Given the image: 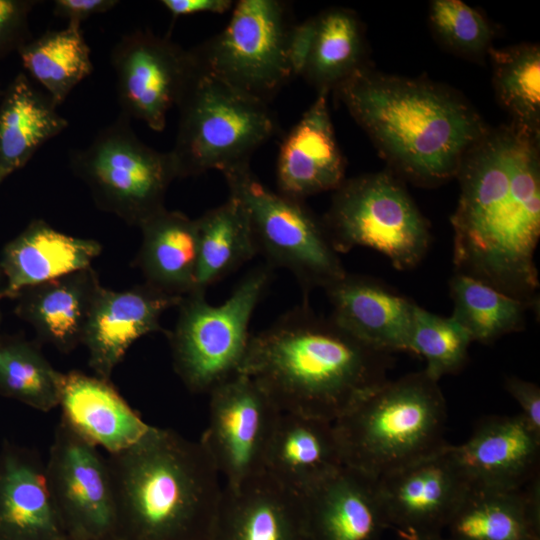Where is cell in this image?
Here are the masks:
<instances>
[{
	"mask_svg": "<svg viewBox=\"0 0 540 540\" xmlns=\"http://www.w3.org/2000/svg\"><path fill=\"white\" fill-rule=\"evenodd\" d=\"M396 533L402 540H450L443 537L442 534H424L405 531H397Z\"/></svg>",
	"mask_w": 540,
	"mask_h": 540,
	"instance_id": "cell-42",
	"label": "cell"
},
{
	"mask_svg": "<svg viewBox=\"0 0 540 540\" xmlns=\"http://www.w3.org/2000/svg\"><path fill=\"white\" fill-rule=\"evenodd\" d=\"M108 463L124 540H209L223 486L200 441L152 426Z\"/></svg>",
	"mask_w": 540,
	"mask_h": 540,
	"instance_id": "cell-4",
	"label": "cell"
},
{
	"mask_svg": "<svg viewBox=\"0 0 540 540\" xmlns=\"http://www.w3.org/2000/svg\"><path fill=\"white\" fill-rule=\"evenodd\" d=\"M226 26L189 49L196 66L227 85L269 104L296 76L297 23L279 0H240Z\"/></svg>",
	"mask_w": 540,
	"mask_h": 540,
	"instance_id": "cell-8",
	"label": "cell"
},
{
	"mask_svg": "<svg viewBox=\"0 0 540 540\" xmlns=\"http://www.w3.org/2000/svg\"><path fill=\"white\" fill-rule=\"evenodd\" d=\"M46 474L67 537L116 533L117 512L108 459L62 421L50 448Z\"/></svg>",
	"mask_w": 540,
	"mask_h": 540,
	"instance_id": "cell-14",
	"label": "cell"
},
{
	"mask_svg": "<svg viewBox=\"0 0 540 540\" xmlns=\"http://www.w3.org/2000/svg\"><path fill=\"white\" fill-rule=\"evenodd\" d=\"M181 297L142 283L125 290L100 288L84 330L82 345L95 375L109 380L116 366L139 338L160 331L162 314Z\"/></svg>",
	"mask_w": 540,
	"mask_h": 540,
	"instance_id": "cell-17",
	"label": "cell"
},
{
	"mask_svg": "<svg viewBox=\"0 0 540 540\" xmlns=\"http://www.w3.org/2000/svg\"><path fill=\"white\" fill-rule=\"evenodd\" d=\"M539 135L511 122L464 157L451 218L456 272L536 305L540 238Z\"/></svg>",
	"mask_w": 540,
	"mask_h": 540,
	"instance_id": "cell-1",
	"label": "cell"
},
{
	"mask_svg": "<svg viewBox=\"0 0 540 540\" xmlns=\"http://www.w3.org/2000/svg\"><path fill=\"white\" fill-rule=\"evenodd\" d=\"M329 92L317 91L313 103L284 137L276 163L278 192L305 200L336 190L346 179L328 106Z\"/></svg>",
	"mask_w": 540,
	"mask_h": 540,
	"instance_id": "cell-18",
	"label": "cell"
},
{
	"mask_svg": "<svg viewBox=\"0 0 540 540\" xmlns=\"http://www.w3.org/2000/svg\"><path fill=\"white\" fill-rule=\"evenodd\" d=\"M333 91L381 156L421 185L456 177L489 129L462 95L424 79L365 66Z\"/></svg>",
	"mask_w": 540,
	"mask_h": 540,
	"instance_id": "cell-3",
	"label": "cell"
},
{
	"mask_svg": "<svg viewBox=\"0 0 540 540\" xmlns=\"http://www.w3.org/2000/svg\"><path fill=\"white\" fill-rule=\"evenodd\" d=\"M505 388L521 408L519 413L530 428L540 435V388L536 383L516 376L507 377Z\"/></svg>",
	"mask_w": 540,
	"mask_h": 540,
	"instance_id": "cell-39",
	"label": "cell"
},
{
	"mask_svg": "<svg viewBox=\"0 0 540 540\" xmlns=\"http://www.w3.org/2000/svg\"><path fill=\"white\" fill-rule=\"evenodd\" d=\"M273 269L266 264L250 270L220 305L206 292L182 298L178 318L168 334L173 367L186 388L208 393L239 372L251 334L252 315L266 293Z\"/></svg>",
	"mask_w": 540,
	"mask_h": 540,
	"instance_id": "cell-7",
	"label": "cell"
},
{
	"mask_svg": "<svg viewBox=\"0 0 540 540\" xmlns=\"http://www.w3.org/2000/svg\"><path fill=\"white\" fill-rule=\"evenodd\" d=\"M392 354L360 341L307 302L250 336L238 373L280 412L336 421L385 383Z\"/></svg>",
	"mask_w": 540,
	"mask_h": 540,
	"instance_id": "cell-2",
	"label": "cell"
},
{
	"mask_svg": "<svg viewBox=\"0 0 540 540\" xmlns=\"http://www.w3.org/2000/svg\"><path fill=\"white\" fill-rule=\"evenodd\" d=\"M176 107L178 129L170 152L178 178L250 165L252 154L278 128L269 104L200 70L194 60Z\"/></svg>",
	"mask_w": 540,
	"mask_h": 540,
	"instance_id": "cell-6",
	"label": "cell"
},
{
	"mask_svg": "<svg viewBox=\"0 0 540 540\" xmlns=\"http://www.w3.org/2000/svg\"><path fill=\"white\" fill-rule=\"evenodd\" d=\"M472 339L452 316L443 317L415 304L409 351L426 361L424 371L438 381L465 364Z\"/></svg>",
	"mask_w": 540,
	"mask_h": 540,
	"instance_id": "cell-36",
	"label": "cell"
},
{
	"mask_svg": "<svg viewBox=\"0 0 540 540\" xmlns=\"http://www.w3.org/2000/svg\"><path fill=\"white\" fill-rule=\"evenodd\" d=\"M61 372L28 341L0 338V388L33 408L58 407Z\"/></svg>",
	"mask_w": 540,
	"mask_h": 540,
	"instance_id": "cell-35",
	"label": "cell"
},
{
	"mask_svg": "<svg viewBox=\"0 0 540 540\" xmlns=\"http://www.w3.org/2000/svg\"><path fill=\"white\" fill-rule=\"evenodd\" d=\"M324 290L330 316L351 335L390 354L409 351L416 303L376 279L349 273Z\"/></svg>",
	"mask_w": 540,
	"mask_h": 540,
	"instance_id": "cell-21",
	"label": "cell"
},
{
	"mask_svg": "<svg viewBox=\"0 0 540 540\" xmlns=\"http://www.w3.org/2000/svg\"><path fill=\"white\" fill-rule=\"evenodd\" d=\"M160 3L173 18L198 13L223 14L234 6L231 0H162Z\"/></svg>",
	"mask_w": 540,
	"mask_h": 540,
	"instance_id": "cell-41",
	"label": "cell"
},
{
	"mask_svg": "<svg viewBox=\"0 0 540 540\" xmlns=\"http://www.w3.org/2000/svg\"><path fill=\"white\" fill-rule=\"evenodd\" d=\"M452 317L473 342L491 343L525 327L526 312L536 305L522 301L473 277L457 273L449 283Z\"/></svg>",
	"mask_w": 540,
	"mask_h": 540,
	"instance_id": "cell-33",
	"label": "cell"
},
{
	"mask_svg": "<svg viewBox=\"0 0 540 540\" xmlns=\"http://www.w3.org/2000/svg\"><path fill=\"white\" fill-rule=\"evenodd\" d=\"M447 408L424 370L387 380L334 421L344 465L379 477L441 450Z\"/></svg>",
	"mask_w": 540,
	"mask_h": 540,
	"instance_id": "cell-5",
	"label": "cell"
},
{
	"mask_svg": "<svg viewBox=\"0 0 540 540\" xmlns=\"http://www.w3.org/2000/svg\"><path fill=\"white\" fill-rule=\"evenodd\" d=\"M58 406L67 427L109 455L129 449L152 427L109 380L79 371L61 373Z\"/></svg>",
	"mask_w": 540,
	"mask_h": 540,
	"instance_id": "cell-22",
	"label": "cell"
},
{
	"mask_svg": "<svg viewBox=\"0 0 540 540\" xmlns=\"http://www.w3.org/2000/svg\"><path fill=\"white\" fill-rule=\"evenodd\" d=\"M139 228L142 240L135 264L143 283L181 298L194 292L198 263L196 219L165 207Z\"/></svg>",
	"mask_w": 540,
	"mask_h": 540,
	"instance_id": "cell-28",
	"label": "cell"
},
{
	"mask_svg": "<svg viewBox=\"0 0 540 540\" xmlns=\"http://www.w3.org/2000/svg\"><path fill=\"white\" fill-rule=\"evenodd\" d=\"M101 251L96 240L68 235L44 220H34L2 250L5 297L15 298L25 288L88 268Z\"/></svg>",
	"mask_w": 540,
	"mask_h": 540,
	"instance_id": "cell-25",
	"label": "cell"
},
{
	"mask_svg": "<svg viewBox=\"0 0 540 540\" xmlns=\"http://www.w3.org/2000/svg\"><path fill=\"white\" fill-rule=\"evenodd\" d=\"M447 449L471 486L516 489L539 476L540 435L520 414L486 417Z\"/></svg>",
	"mask_w": 540,
	"mask_h": 540,
	"instance_id": "cell-16",
	"label": "cell"
},
{
	"mask_svg": "<svg viewBox=\"0 0 540 540\" xmlns=\"http://www.w3.org/2000/svg\"><path fill=\"white\" fill-rule=\"evenodd\" d=\"M445 529L450 540H540V478L523 487L469 485Z\"/></svg>",
	"mask_w": 540,
	"mask_h": 540,
	"instance_id": "cell-26",
	"label": "cell"
},
{
	"mask_svg": "<svg viewBox=\"0 0 540 540\" xmlns=\"http://www.w3.org/2000/svg\"><path fill=\"white\" fill-rule=\"evenodd\" d=\"M0 540H67L46 466L8 458L0 474Z\"/></svg>",
	"mask_w": 540,
	"mask_h": 540,
	"instance_id": "cell-30",
	"label": "cell"
},
{
	"mask_svg": "<svg viewBox=\"0 0 540 540\" xmlns=\"http://www.w3.org/2000/svg\"><path fill=\"white\" fill-rule=\"evenodd\" d=\"M35 0H0V60L32 39L29 14Z\"/></svg>",
	"mask_w": 540,
	"mask_h": 540,
	"instance_id": "cell-38",
	"label": "cell"
},
{
	"mask_svg": "<svg viewBox=\"0 0 540 540\" xmlns=\"http://www.w3.org/2000/svg\"><path fill=\"white\" fill-rule=\"evenodd\" d=\"M51 98L18 73L0 100V183L22 168L47 141L61 134L68 121Z\"/></svg>",
	"mask_w": 540,
	"mask_h": 540,
	"instance_id": "cell-29",
	"label": "cell"
},
{
	"mask_svg": "<svg viewBox=\"0 0 540 540\" xmlns=\"http://www.w3.org/2000/svg\"><path fill=\"white\" fill-rule=\"evenodd\" d=\"M209 395V422L199 441L224 485L235 488L264 473L281 412L262 387L242 373L226 379Z\"/></svg>",
	"mask_w": 540,
	"mask_h": 540,
	"instance_id": "cell-12",
	"label": "cell"
},
{
	"mask_svg": "<svg viewBox=\"0 0 540 540\" xmlns=\"http://www.w3.org/2000/svg\"><path fill=\"white\" fill-rule=\"evenodd\" d=\"M493 85L512 122L540 132V48L536 44L489 50Z\"/></svg>",
	"mask_w": 540,
	"mask_h": 540,
	"instance_id": "cell-34",
	"label": "cell"
},
{
	"mask_svg": "<svg viewBox=\"0 0 540 540\" xmlns=\"http://www.w3.org/2000/svg\"><path fill=\"white\" fill-rule=\"evenodd\" d=\"M302 500L310 540H381L389 528L377 479L346 465Z\"/></svg>",
	"mask_w": 540,
	"mask_h": 540,
	"instance_id": "cell-20",
	"label": "cell"
},
{
	"mask_svg": "<svg viewBox=\"0 0 540 540\" xmlns=\"http://www.w3.org/2000/svg\"><path fill=\"white\" fill-rule=\"evenodd\" d=\"M22 65L58 107L93 72L81 24L68 23L26 42L18 51Z\"/></svg>",
	"mask_w": 540,
	"mask_h": 540,
	"instance_id": "cell-32",
	"label": "cell"
},
{
	"mask_svg": "<svg viewBox=\"0 0 540 540\" xmlns=\"http://www.w3.org/2000/svg\"><path fill=\"white\" fill-rule=\"evenodd\" d=\"M198 263L195 291L206 292L257 254L243 205L230 196L196 219Z\"/></svg>",
	"mask_w": 540,
	"mask_h": 540,
	"instance_id": "cell-31",
	"label": "cell"
},
{
	"mask_svg": "<svg viewBox=\"0 0 540 540\" xmlns=\"http://www.w3.org/2000/svg\"><path fill=\"white\" fill-rule=\"evenodd\" d=\"M0 275H2L1 270H0ZM0 280L4 281L3 278H0ZM4 297H5V294H4V285H3V284H0V300H1L2 298H4Z\"/></svg>",
	"mask_w": 540,
	"mask_h": 540,
	"instance_id": "cell-44",
	"label": "cell"
},
{
	"mask_svg": "<svg viewBox=\"0 0 540 540\" xmlns=\"http://www.w3.org/2000/svg\"><path fill=\"white\" fill-rule=\"evenodd\" d=\"M102 285L88 268L20 291L17 315L28 322L39 338L68 353L82 344L92 305Z\"/></svg>",
	"mask_w": 540,
	"mask_h": 540,
	"instance_id": "cell-27",
	"label": "cell"
},
{
	"mask_svg": "<svg viewBox=\"0 0 540 540\" xmlns=\"http://www.w3.org/2000/svg\"><path fill=\"white\" fill-rule=\"evenodd\" d=\"M111 64L120 114L162 131L192 70L190 51L169 37L135 30L114 45Z\"/></svg>",
	"mask_w": 540,
	"mask_h": 540,
	"instance_id": "cell-13",
	"label": "cell"
},
{
	"mask_svg": "<svg viewBox=\"0 0 540 540\" xmlns=\"http://www.w3.org/2000/svg\"><path fill=\"white\" fill-rule=\"evenodd\" d=\"M322 221L338 254L371 248L398 270L416 267L431 240L428 222L404 185L385 171L345 179Z\"/></svg>",
	"mask_w": 540,
	"mask_h": 540,
	"instance_id": "cell-9",
	"label": "cell"
},
{
	"mask_svg": "<svg viewBox=\"0 0 540 540\" xmlns=\"http://www.w3.org/2000/svg\"><path fill=\"white\" fill-rule=\"evenodd\" d=\"M69 163L99 209L138 227L165 208L167 190L178 178L171 152L146 145L122 114L88 146L72 150Z\"/></svg>",
	"mask_w": 540,
	"mask_h": 540,
	"instance_id": "cell-11",
	"label": "cell"
},
{
	"mask_svg": "<svg viewBox=\"0 0 540 540\" xmlns=\"http://www.w3.org/2000/svg\"><path fill=\"white\" fill-rule=\"evenodd\" d=\"M293 52L296 76L317 91L330 92L367 66L361 21L354 11L342 7L329 8L297 23Z\"/></svg>",
	"mask_w": 540,
	"mask_h": 540,
	"instance_id": "cell-24",
	"label": "cell"
},
{
	"mask_svg": "<svg viewBox=\"0 0 540 540\" xmlns=\"http://www.w3.org/2000/svg\"><path fill=\"white\" fill-rule=\"evenodd\" d=\"M229 195L245 208L258 254L288 270L305 293L327 288L347 272L319 219L303 200L273 191L246 165L223 174Z\"/></svg>",
	"mask_w": 540,
	"mask_h": 540,
	"instance_id": "cell-10",
	"label": "cell"
},
{
	"mask_svg": "<svg viewBox=\"0 0 540 540\" xmlns=\"http://www.w3.org/2000/svg\"><path fill=\"white\" fill-rule=\"evenodd\" d=\"M67 540H124V539L117 533H113V534H109L102 537H96V538L67 537Z\"/></svg>",
	"mask_w": 540,
	"mask_h": 540,
	"instance_id": "cell-43",
	"label": "cell"
},
{
	"mask_svg": "<svg viewBox=\"0 0 540 540\" xmlns=\"http://www.w3.org/2000/svg\"><path fill=\"white\" fill-rule=\"evenodd\" d=\"M429 21L436 36L461 55L478 58L491 49L493 30L477 10L460 0H434Z\"/></svg>",
	"mask_w": 540,
	"mask_h": 540,
	"instance_id": "cell-37",
	"label": "cell"
},
{
	"mask_svg": "<svg viewBox=\"0 0 540 540\" xmlns=\"http://www.w3.org/2000/svg\"><path fill=\"white\" fill-rule=\"evenodd\" d=\"M343 465L333 422L280 413L268 446L264 473L303 497Z\"/></svg>",
	"mask_w": 540,
	"mask_h": 540,
	"instance_id": "cell-23",
	"label": "cell"
},
{
	"mask_svg": "<svg viewBox=\"0 0 540 540\" xmlns=\"http://www.w3.org/2000/svg\"><path fill=\"white\" fill-rule=\"evenodd\" d=\"M118 4L117 0H55L53 14L66 19L68 23L81 24L93 15L110 11Z\"/></svg>",
	"mask_w": 540,
	"mask_h": 540,
	"instance_id": "cell-40",
	"label": "cell"
},
{
	"mask_svg": "<svg viewBox=\"0 0 540 540\" xmlns=\"http://www.w3.org/2000/svg\"><path fill=\"white\" fill-rule=\"evenodd\" d=\"M209 540H310L302 497L266 473L224 485Z\"/></svg>",
	"mask_w": 540,
	"mask_h": 540,
	"instance_id": "cell-19",
	"label": "cell"
},
{
	"mask_svg": "<svg viewBox=\"0 0 540 540\" xmlns=\"http://www.w3.org/2000/svg\"><path fill=\"white\" fill-rule=\"evenodd\" d=\"M2 92H3V91L0 89V96H1Z\"/></svg>",
	"mask_w": 540,
	"mask_h": 540,
	"instance_id": "cell-45",
	"label": "cell"
},
{
	"mask_svg": "<svg viewBox=\"0 0 540 540\" xmlns=\"http://www.w3.org/2000/svg\"><path fill=\"white\" fill-rule=\"evenodd\" d=\"M447 446L377 479L389 528L442 534L469 486Z\"/></svg>",
	"mask_w": 540,
	"mask_h": 540,
	"instance_id": "cell-15",
	"label": "cell"
}]
</instances>
